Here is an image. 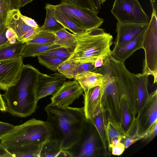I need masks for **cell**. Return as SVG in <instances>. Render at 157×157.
<instances>
[{
  "label": "cell",
  "instance_id": "cell-1",
  "mask_svg": "<svg viewBox=\"0 0 157 157\" xmlns=\"http://www.w3.org/2000/svg\"><path fill=\"white\" fill-rule=\"evenodd\" d=\"M40 72L28 64L23 66L21 77L2 96L7 110L12 115L21 117L31 116L37 107V91Z\"/></svg>",
  "mask_w": 157,
  "mask_h": 157
},
{
  "label": "cell",
  "instance_id": "cell-2",
  "mask_svg": "<svg viewBox=\"0 0 157 157\" xmlns=\"http://www.w3.org/2000/svg\"><path fill=\"white\" fill-rule=\"evenodd\" d=\"M46 121L50 123L54 134L62 142L63 150H67L80 140L86 119L83 107L59 106L51 103L45 108Z\"/></svg>",
  "mask_w": 157,
  "mask_h": 157
},
{
  "label": "cell",
  "instance_id": "cell-3",
  "mask_svg": "<svg viewBox=\"0 0 157 157\" xmlns=\"http://www.w3.org/2000/svg\"><path fill=\"white\" fill-rule=\"evenodd\" d=\"M76 36V46L68 59L80 63H95L98 58L105 59L112 56L113 37L104 29L97 28Z\"/></svg>",
  "mask_w": 157,
  "mask_h": 157
},
{
  "label": "cell",
  "instance_id": "cell-4",
  "mask_svg": "<svg viewBox=\"0 0 157 157\" xmlns=\"http://www.w3.org/2000/svg\"><path fill=\"white\" fill-rule=\"evenodd\" d=\"M54 132L50 123L34 118L14 126L0 141L5 148L32 143H45L51 138Z\"/></svg>",
  "mask_w": 157,
  "mask_h": 157
},
{
  "label": "cell",
  "instance_id": "cell-5",
  "mask_svg": "<svg viewBox=\"0 0 157 157\" xmlns=\"http://www.w3.org/2000/svg\"><path fill=\"white\" fill-rule=\"evenodd\" d=\"M113 75L117 78L120 97L126 102L133 117L136 118L138 112L137 83L135 74L126 68L124 63L109 57Z\"/></svg>",
  "mask_w": 157,
  "mask_h": 157
},
{
  "label": "cell",
  "instance_id": "cell-6",
  "mask_svg": "<svg viewBox=\"0 0 157 157\" xmlns=\"http://www.w3.org/2000/svg\"><path fill=\"white\" fill-rule=\"evenodd\" d=\"M95 71L102 74L104 76V81L102 86L104 91L101 98V105L104 109L112 113L114 118L120 123V96L117 78L113 74L109 57L105 59L103 65L96 69Z\"/></svg>",
  "mask_w": 157,
  "mask_h": 157
},
{
  "label": "cell",
  "instance_id": "cell-7",
  "mask_svg": "<svg viewBox=\"0 0 157 157\" xmlns=\"http://www.w3.org/2000/svg\"><path fill=\"white\" fill-rule=\"evenodd\" d=\"M145 57L143 64V73L152 75L154 84L157 81V13L152 10L143 42Z\"/></svg>",
  "mask_w": 157,
  "mask_h": 157
},
{
  "label": "cell",
  "instance_id": "cell-8",
  "mask_svg": "<svg viewBox=\"0 0 157 157\" xmlns=\"http://www.w3.org/2000/svg\"><path fill=\"white\" fill-rule=\"evenodd\" d=\"M53 6L66 14L86 31L99 28L104 22L103 19L98 16V13L72 4L62 2Z\"/></svg>",
  "mask_w": 157,
  "mask_h": 157
},
{
  "label": "cell",
  "instance_id": "cell-9",
  "mask_svg": "<svg viewBox=\"0 0 157 157\" xmlns=\"http://www.w3.org/2000/svg\"><path fill=\"white\" fill-rule=\"evenodd\" d=\"M111 11L119 23L147 24L150 21L138 0H115Z\"/></svg>",
  "mask_w": 157,
  "mask_h": 157
},
{
  "label": "cell",
  "instance_id": "cell-10",
  "mask_svg": "<svg viewBox=\"0 0 157 157\" xmlns=\"http://www.w3.org/2000/svg\"><path fill=\"white\" fill-rule=\"evenodd\" d=\"M98 137L94 125L85 119L80 140L67 150L71 157H96L99 154Z\"/></svg>",
  "mask_w": 157,
  "mask_h": 157
},
{
  "label": "cell",
  "instance_id": "cell-11",
  "mask_svg": "<svg viewBox=\"0 0 157 157\" xmlns=\"http://www.w3.org/2000/svg\"><path fill=\"white\" fill-rule=\"evenodd\" d=\"M138 134L143 139L157 121V90L150 94L145 104L138 112L136 118Z\"/></svg>",
  "mask_w": 157,
  "mask_h": 157
},
{
  "label": "cell",
  "instance_id": "cell-12",
  "mask_svg": "<svg viewBox=\"0 0 157 157\" xmlns=\"http://www.w3.org/2000/svg\"><path fill=\"white\" fill-rule=\"evenodd\" d=\"M25 16L22 15L19 9L9 11L5 23L6 28H12L17 36V40L26 43L33 40L40 30V27H33L27 23Z\"/></svg>",
  "mask_w": 157,
  "mask_h": 157
},
{
  "label": "cell",
  "instance_id": "cell-13",
  "mask_svg": "<svg viewBox=\"0 0 157 157\" xmlns=\"http://www.w3.org/2000/svg\"><path fill=\"white\" fill-rule=\"evenodd\" d=\"M23 57L0 60V89L6 91L20 79L23 66Z\"/></svg>",
  "mask_w": 157,
  "mask_h": 157
},
{
  "label": "cell",
  "instance_id": "cell-14",
  "mask_svg": "<svg viewBox=\"0 0 157 157\" xmlns=\"http://www.w3.org/2000/svg\"><path fill=\"white\" fill-rule=\"evenodd\" d=\"M83 92L77 81L75 80L66 81L58 91L51 97V103L59 106H69L83 94Z\"/></svg>",
  "mask_w": 157,
  "mask_h": 157
},
{
  "label": "cell",
  "instance_id": "cell-15",
  "mask_svg": "<svg viewBox=\"0 0 157 157\" xmlns=\"http://www.w3.org/2000/svg\"><path fill=\"white\" fill-rule=\"evenodd\" d=\"M66 79L59 72L50 75L40 72L38 82L37 101L47 96L54 95L61 87Z\"/></svg>",
  "mask_w": 157,
  "mask_h": 157
},
{
  "label": "cell",
  "instance_id": "cell-16",
  "mask_svg": "<svg viewBox=\"0 0 157 157\" xmlns=\"http://www.w3.org/2000/svg\"><path fill=\"white\" fill-rule=\"evenodd\" d=\"M148 24H123L117 22L116 29L117 36L114 46H121L134 39L147 29Z\"/></svg>",
  "mask_w": 157,
  "mask_h": 157
},
{
  "label": "cell",
  "instance_id": "cell-17",
  "mask_svg": "<svg viewBox=\"0 0 157 157\" xmlns=\"http://www.w3.org/2000/svg\"><path fill=\"white\" fill-rule=\"evenodd\" d=\"M104 91L103 86H98L91 89L83 94V107L85 118L90 122L101 105Z\"/></svg>",
  "mask_w": 157,
  "mask_h": 157
},
{
  "label": "cell",
  "instance_id": "cell-18",
  "mask_svg": "<svg viewBox=\"0 0 157 157\" xmlns=\"http://www.w3.org/2000/svg\"><path fill=\"white\" fill-rule=\"evenodd\" d=\"M146 30L134 39L124 44L114 46L112 51V56L117 60L124 63L135 52L143 48V42Z\"/></svg>",
  "mask_w": 157,
  "mask_h": 157
},
{
  "label": "cell",
  "instance_id": "cell-19",
  "mask_svg": "<svg viewBox=\"0 0 157 157\" xmlns=\"http://www.w3.org/2000/svg\"><path fill=\"white\" fill-rule=\"evenodd\" d=\"M103 123L108 149L114 139L119 138L122 140L125 133L120 123L114 118L112 113L104 109Z\"/></svg>",
  "mask_w": 157,
  "mask_h": 157
},
{
  "label": "cell",
  "instance_id": "cell-20",
  "mask_svg": "<svg viewBox=\"0 0 157 157\" xmlns=\"http://www.w3.org/2000/svg\"><path fill=\"white\" fill-rule=\"evenodd\" d=\"M74 78L78 82L85 93L95 87L102 86L104 76L99 72L89 71L78 73Z\"/></svg>",
  "mask_w": 157,
  "mask_h": 157
},
{
  "label": "cell",
  "instance_id": "cell-21",
  "mask_svg": "<svg viewBox=\"0 0 157 157\" xmlns=\"http://www.w3.org/2000/svg\"><path fill=\"white\" fill-rule=\"evenodd\" d=\"M62 142L57 138L54 133L51 138L43 145L40 157H71L67 150H63Z\"/></svg>",
  "mask_w": 157,
  "mask_h": 157
},
{
  "label": "cell",
  "instance_id": "cell-22",
  "mask_svg": "<svg viewBox=\"0 0 157 157\" xmlns=\"http://www.w3.org/2000/svg\"><path fill=\"white\" fill-rule=\"evenodd\" d=\"M44 144L32 143L6 149L13 157H40V154Z\"/></svg>",
  "mask_w": 157,
  "mask_h": 157
},
{
  "label": "cell",
  "instance_id": "cell-23",
  "mask_svg": "<svg viewBox=\"0 0 157 157\" xmlns=\"http://www.w3.org/2000/svg\"><path fill=\"white\" fill-rule=\"evenodd\" d=\"M53 33L55 35L54 44L65 48L70 52L74 51L77 42L76 35L69 32L65 28Z\"/></svg>",
  "mask_w": 157,
  "mask_h": 157
},
{
  "label": "cell",
  "instance_id": "cell-24",
  "mask_svg": "<svg viewBox=\"0 0 157 157\" xmlns=\"http://www.w3.org/2000/svg\"><path fill=\"white\" fill-rule=\"evenodd\" d=\"M149 75L143 73L135 74L137 83L138 111L145 104L150 95L148 89Z\"/></svg>",
  "mask_w": 157,
  "mask_h": 157
},
{
  "label": "cell",
  "instance_id": "cell-25",
  "mask_svg": "<svg viewBox=\"0 0 157 157\" xmlns=\"http://www.w3.org/2000/svg\"><path fill=\"white\" fill-rule=\"evenodd\" d=\"M53 15L56 19L65 29H67L76 35H79L85 31L76 25L65 13L55 9L53 5L49 4Z\"/></svg>",
  "mask_w": 157,
  "mask_h": 157
},
{
  "label": "cell",
  "instance_id": "cell-26",
  "mask_svg": "<svg viewBox=\"0 0 157 157\" xmlns=\"http://www.w3.org/2000/svg\"><path fill=\"white\" fill-rule=\"evenodd\" d=\"M60 47H61L54 43L41 44L26 43L21 56L23 58L34 57L49 50Z\"/></svg>",
  "mask_w": 157,
  "mask_h": 157
},
{
  "label": "cell",
  "instance_id": "cell-27",
  "mask_svg": "<svg viewBox=\"0 0 157 157\" xmlns=\"http://www.w3.org/2000/svg\"><path fill=\"white\" fill-rule=\"evenodd\" d=\"M91 122L95 127L98 134L105 154L107 155L108 154V151L106 142L103 123V109L101 104Z\"/></svg>",
  "mask_w": 157,
  "mask_h": 157
},
{
  "label": "cell",
  "instance_id": "cell-28",
  "mask_svg": "<svg viewBox=\"0 0 157 157\" xmlns=\"http://www.w3.org/2000/svg\"><path fill=\"white\" fill-rule=\"evenodd\" d=\"M25 44L26 43L17 40L14 43L9 44L0 48V60L21 56Z\"/></svg>",
  "mask_w": 157,
  "mask_h": 157
},
{
  "label": "cell",
  "instance_id": "cell-29",
  "mask_svg": "<svg viewBox=\"0 0 157 157\" xmlns=\"http://www.w3.org/2000/svg\"><path fill=\"white\" fill-rule=\"evenodd\" d=\"M46 16L44 25L40 27V30L53 33L59 30L64 27L54 17L49 4L45 6Z\"/></svg>",
  "mask_w": 157,
  "mask_h": 157
},
{
  "label": "cell",
  "instance_id": "cell-30",
  "mask_svg": "<svg viewBox=\"0 0 157 157\" xmlns=\"http://www.w3.org/2000/svg\"><path fill=\"white\" fill-rule=\"evenodd\" d=\"M120 107L121 113V125L125 133L135 120L125 99L120 97Z\"/></svg>",
  "mask_w": 157,
  "mask_h": 157
},
{
  "label": "cell",
  "instance_id": "cell-31",
  "mask_svg": "<svg viewBox=\"0 0 157 157\" xmlns=\"http://www.w3.org/2000/svg\"><path fill=\"white\" fill-rule=\"evenodd\" d=\"M20 8L19 0H0V26L5 24L9 11Z\"/></svg>",
  "mask_w": 157,
  "mask_h": 157
},
{
  "label": "cell",
  "instance_id": "cell-32",
  "mask_svg": "<svg viewBox=\"0 0 157 157\" xmlns=\"http://www.w3.org/2000/svg\"><path fill=\"white\" fill-rule=\"evenodd\" d=\"M37 56L38 62L40 64L54 71H57L59 66L67 59L47 55H39Z\"/></svg>",
  "mask_w": 157,
  "mask_h": 157
},
{
  "label": "cell",
  "instance_id": "cell-33",
  "mask_svg": "<svg viewBox=\"0 0 157 157\" xmlns=\"http://www.w3.org/2000/svg\"><path fill=\"white\" fill-rule=\"evenodd\" d=\"M77 63L71 59H67L58 67V72L63 75L66 78H74L77 74Z\"/></svg>",
  "mask_w": 157,
  "mask_h": 157
},
{
  "label": "cell",
  "instance_id": "cell-34",
  "mask_svg": "<svg viewBox=\"0 0 157 157\" xmlns=\"http://www.w3.org/2000/svg\"><path fill=\"white\" fill-rule=\"evenodd\" d=\"M140 140L141 138L138 133L135 119L128 130L125 133V136L121 142L124 144L126 149Z\"/></svg>",
  "mask_w": 157,
  "mask_h": 157
},
{
  "label": "cell",
  "instance_id": "cell-35",
  "mask_svg": "<svg viewBox=\"0 0 157 157\" xmlns=\"http://www.w3.org/2000/svg\"><path fill=\"white\" fill-rule=\"evenodd\" d=\"M62 2H68L78 6L86 8L97 13L101 8V0H61Z\"/></svg>",
  "mask_w": 157,
  "mask_h": 157
},
{
  "label": "cell",
  "instance_id": "cell-36",
  "mask_svg": "<svg viewBox=\"0 0 157 157\" xmlns=\"http://www.w3.org/2000/svg\"><path fill=\"white\" fill-rule=\"evenodd\" d=\"M55 40V35L54 33L40 30L33 40L26 43L41 44H53L54 43Z\"/></svg>",
  "mask_w": 157,
  "mask_h": 157
},
{
  "label": "cell",
  "instance_id": "cell-37",
  "mask_svg": "<svg viewBox=\"0 0 157 157\" xmlns=\"http://www.w3.org/2000/svg\"><path fill=\"white\" fill-rule=\"evenodd\" d=\"M72 52L65 48L60 47L49 50L39 55H47L56 58L67 59Z\"/></svg>",
  "mask_w": 157,
  "mask_h": 157
},
{
  "label": "cell",
  "instance_id": "cell-38",
  "mask_svg": "<svg viewBox=\"0 0 157 157\" xmlns=\"http://www.w3.org/2000/svg\"><path fill=\"white\" fill-rule=\"evenodd\" d=\"M94 63H77V74L86 71H94Z\"/></svg>",
  "mask_w": 157,
  "mask_h": 157
},
{
  "label": "cell",
  "instance_id": "cell-39",
  "mask_svg": "<svg viewBox=\"0 0 157 157\" xmlns=\"http://www.w3.org/2000/svg\"><path fill=\"white\" fill-rule=\"evenodd\" d=\"M14 126L10 123L0 121V139L12 130Z\"/></svg>",
  "mask_w": 157,
  "mask_h": 157
},
{
  "label": "cell",
  "instance_id": "cell-40",
  "mask_svg": "<svg viewBox=\"0 0 157 157\" xmlns=\"http://www.w3.org/2000/svg\"><path fill=\"white\" fill-rule=\"evenodd\" d=\"M157 134V121L153 125L151 128L145 135L143 139L149 143L156 136Z\"/></svg>",
  "mask_w": 157,
  "mask_h": 157
},
{
  "label": "cell",
  "instance_id": "cell-41",
  "mask_svg": "<svg viewBox=\"0 0 157 157\" xmlns=\"http://www.w3.org/2000/svg\"><path fill=\"white\" fill-rule=\"evenodd\" d=\"M125 149L124 144L120 142L112 147L111 153L114 155H120L123 153Z\"/></svg>",
  "mask_w": 157,
  "mask_h": 157
},
{
  "label": "cell",
  "instance_id": "cell-42",
  "mask_svg": "<svg viewBox=\"0 0 157 157\" xmlns=\"http://www.w3.org/2000/svg\"><path fill=\"white\" fill-rule=\"evenodd\" d=\"M6 36L10 44L14 43L17 41V34L10 28H7L6 33Z\"/></svg>",
  "mask_w": 157,
  "mask_h": 157
},
{
  "label": "cell",
  "instance_id": "cell-43",
  "mask_svg": "<svg viewBox=\"0 0 157 157\" xmlns=\"http://www.w3.org/2000/svg\"><path fill=\"white\" fill-rule=\"evenodd\" d=\"M7 29V28L6 27L3 31L0 33V48L10 44L6 36Z\"/></svg>",
  "mask_w": 157,
  "mask_h": 157
},
{
  "label": "cell",
  "instance_id": "cell-44",
  "mask_svg": "<svg viewBox=\"0 0 157 157\" xmlns=\"http://www.w3.org/2000/svg\"><path fill=\"white\" fill-rule=\"evenodd\" d=\"M12 157L13 156L1 144H0V157Z\"/></svg>",
  "mask_w": 157,
  "mask_h": 157
},
{
  "label": "cell",
  "instance_id": "cell-45",
  "mask_svg": "<svg viewBox=\"0 0 157 157\" xmlns=\"http://www.w3.org/2000/svg\"><path fill=\"white\" fill-rule=\"evenodd\" d=\"M104 59H105L102 57H99L96 59L94 64V70L101 67L103 65Z\"/></svg>",
  "mask_w": 157,
  "mask_h": 157
},
{
  "label": "cell",
  "instance_id": "cell-46",
  "mask_svg": "<svg viewBox=\"0 0 157 157\" xmlns=\"http://www.w3.org/2000/svg\"><path fill=\"white\" fill-rule=\"evenodd\" d=\"M7 110L5 101L2 97V95L0 93V111L5 112Z\"/></svg>",
  "mask_w": 157,
  "mask_h": 157
},
{
  "label": "cell",
  "instance_id": "cell-47",
  "mask_svg": "<svg viewBox=\"0 0 157 157\" xmlns=\"http://www.w3.org/2000/svg\"><path fill=\"white\" fill-rule=\"evenodd\" d=\"M150 1L152 8V10L155 11L157 13V0H150Z\"/></svg>",
  "mask_w": 157,
  "mask_h": 157
},
{
  "label": "cell",
  "instance_id": "cell-48",
  "mask_svg": "<svg viewBox=\"0 0 157 157\" xmlns=\"http://www.w3.org/2000/svg\"><path fill=\"white\" fill-rule=\"evenodd\" d=\"M33 0H19L20 7H22L28 3L31 2Z\"/></svg>",
  "mask_w": 157,
  "mask_h": 157
},
{
  "label": "cell",
  "instance_id": "cell-49",
  "mask_svg": "<svg viewBox=\"0 0 157 157\" xmlns=\"http://www.w3.org/2000/svg\"><path fill=\"white\" fill-rule=\"evenodd\" d=\"M6 28L5 24H2L0 26V33L4 30Z\"/></svg>",
  "mask_w": 157,
  "mask_h": 157
},
{
  "label": "cell",
  "instance_id": "cell-50",
  "mask_svg": "<svg viewBox=\"0 0 157 157\" xmlns=\"http://www.w3.org/2000/svg\"><path fill=\"white\" fill-rule=\"evenodd\" d=\"M106 0H101V4H103V3Z\"/></svg>",
  "mask_w": 157,
  "mask_h": 157
},
{
  "label": "cell",
  "instance_id": "cell-51",
  "mask_svg": "<svg viewBox=\"0 0 157 157\" xmlns=\"http://www.w3.org/2000/svg\"><path fill=\"white\" fill-rule=\"evenodd\" d=\"M1 144L0 141V144Z\"/></svg>",
  "mask_w": 157,
  "mask_h": 157
}]
</instances>
